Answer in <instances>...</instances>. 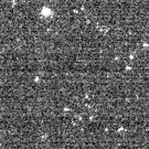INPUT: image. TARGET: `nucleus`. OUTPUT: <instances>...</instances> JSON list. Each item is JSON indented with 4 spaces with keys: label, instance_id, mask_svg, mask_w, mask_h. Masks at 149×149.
<instances>
[{
    "label": "nucleus",
    "instance_id": "nucleus-1",
    "mask_svg": "<svg viewBox=\"0 0 149 149\" xmlns=\"http://www.w3.org/2000/svg\"><path fill=\"white\" fill-rule=\"evenodd\" d=\"M40 15H41V17H43V18H50V17L53 16V11L51 10L49 7L44 6V7H42V9H41Z\"/></svg>",
    "mask_w": 149,
    "mask_h": 149
}]
</instances>
